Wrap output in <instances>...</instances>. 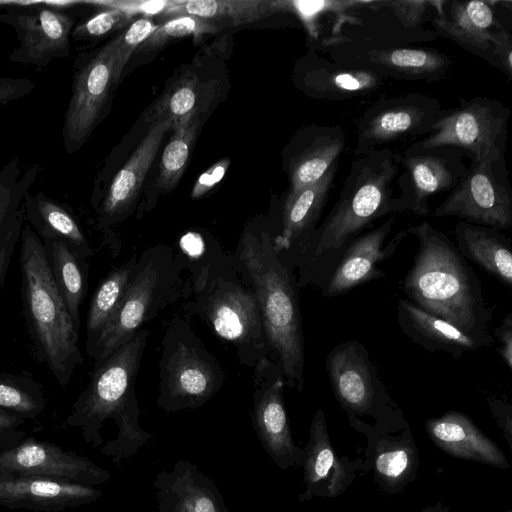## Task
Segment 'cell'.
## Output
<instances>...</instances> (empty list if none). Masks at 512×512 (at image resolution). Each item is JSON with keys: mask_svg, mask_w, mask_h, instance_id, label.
I'll use <instances>...</instances> for the list:
<instances>
[{"mask_svg": "<svg viewBox=\"0 0 512 512\" xmlns=\"http://www.w3.org/2000/svg\"><path fill=\"white\" fill-rule=\"evenodd\" d=\"M395 151L382 149L355 157L330 213L294 253L282 256L298 269L299 288H321L347 245L375 220L396 213Z\"/></svg>", "mask_w": 512, "mask_h": 512, "instance_id": "6da1fadb", "label": "cell"}, {"mask_svg": "<svg viewBox=\"0 0 512 512\" xmlns=\"http://www.w3.org/2000/svg\"><path fill=\"white\" fill-rule=\"evenodd\" d=\"M149 332L141 328L104 361L94 365L87 387L74 401L66 418L79 428L83 440L99 448L115 465L146 445L152 433L140 423L135 378Z\"/></svg>", "mask_w": 512, "mask_h": 512, "instance_id": "7a4b0ae2", "label": "cell"}, {"mask_svg": "<svg viewBox=\"0 0 512 512\" xmlns=\"http://www.w3.org/2000/svg\"><path fill=\"white\" fill-rule=\"evenodd\" d=\"M406 230L419 244L401 283L409 301L465 333L494 341L481 281L455 243L427 221Z\"/></svg>", "mask_w": 512, "mask_h": 512, "instance_id": "3957f363", "label": "cell"}, {"mask_svg": "<svg viewBox=\"0 0 512 512\" xmlns=\"http://www.w3.org/2000/svg\"><path fill=\"white\" fill-rule=\"evenodd\" d=\"M235 255L253 283L271 356L285 386L301 392L305 352L297 276L268 231L244 230Z\"/></svg>", "mask_w": 512, "mask_h": 512, "instance_id": "277c9868", "label": "cell"}, {"mask_svg": "<svg viewBox=\"0 0 512 512\" xmlns=\"http://www.w3.org/2000/svg\"><path fill=\"white\" fill-rule=\"evenodd\" d=\"M188 295L186 309L233 345L242 364L272 358L253 283L236 255L210 258L192 277Z\"/></svg>", "mask_w": 512, "mask_h": 512, "instance_id": "5b68a950", "label": "cell"}, {"mask_svg": "<svg viewBox=\"0 0 512 512\" xmlns=\"http://www.w3.org/2000/svg\"><path fill=\"white\" fill-rule=\"evenodd\" d=\"M20 240L22 309L33 352L64 387L84 363L79 329L55 284L42 240L27 223Z\"/></svg>", "mask_w": 512, "mask_h": 512, "instance_id": "8992f818", "label": "cell"}, {"mask_svg": "<svg viewBox=\"0 0 512 512\" xmlns=\"http://www.w3.org/2000/svg\"><path fill=\"white\" fill-rule=\"evenodd\" d=\"M184 263L165 245L143 251L138 257L124 296L88 355L94 365L104 361L131 339L144 323L189 291L182 275Z\"/></svg>", "mask_w": 512, "mask_h": 512, "instance_id": "52a82bcc", "label": "cell"}, {"mask_svg": "<svg viewBox=\"0 0 512 512\" xmlns=\"http://www.w3.org/2000/svg\"><path fill=\"white\" fill-rule=\"evenodd\" d=\"M157 405L166 412L199 408L222 387L224 374L189 324L175 317L162 341Z\"/></svg>", "mask_w": 512, "mask_h": 512, "instance_id": "ba28073f", "label": "cell"}, {"mask_svg": "<svg viewBox=\"0 0 512 512\" xmlns=\"http://www.w3.org/2000/svg\"><path fill=\"white\" fill-rule=\"evenodd\" d=\"M334 396L347 417H371L378 432L394 433L409 428L400 407L382 382L366 347L348 340L333 347L325 361Z\"/></svg>", "mask_w": 512, "mask_h": 512, "instance_id": "9c48e42d", "label": "cell"}, {"mask_svg": "<svg viewBox=\"0 0 512 512\" xmlns=\"http://www.w3.org/2000/svg\"><path fill=\"white\" fill-rule=\"evenodd\" d=\"M511 110L502 102L483 96L459 99L458 106L443 109L431 132L407 148L424 150L453 147L473 161L504 159Z\"/></svg>", "mask_w": 512, "mask_h": 512, "instance_id": "30bf717a", "label": "cell"}, {"mask_svg": "<svg viewBox=\"0 0 512 512\" xmlns=\"http://www.w3.org/2000/svg\"><path fill=\"white\" fill-rule=\"evenodd\" d=\"M77 3H6L0 22L11 26L19 41L9 60L42 68L55 59L67 58L77 18L72 8Z\"/></svg>", "mask_w": 512, "mask_h": 512, "instance_id": "8fae6325", "label": "cell"}, {"mask_svg": "<svg viewBox=\"0 0 512 512\" xmlns=\"http://www.w3.org/2000/svg\"><path fill=\"white\" fill-rule=\"evenodd\" d=\"M114 39L100 49L78 55L73 67L71 95L62 126L63 148L78 151L101 122L115 78Z\"/></svg>", "mask_w": 512, "mask_h": 512, "instance_id": "7c38bea8", "label": "cell"}, {"mask_svg": "<svg viewBox=\"0 0 512 512\" xmlns=\"http://www.w3.org/2000/svg\"><path fill=\"white\" fill-rule=\"evenodd\" d=\"M442 110L437 98L421 93L378 99L355 122V157L427 136Z\"/></svg>", "mask_w": 512, "mask_h": 512, "instance_id": "4fadbf2b", "label": "cell"}, {"mask_svg": "<svg viewBox=\"0 0 512 512\" xmlns=\"http://www.w3.org/2000/svg\"><path fill=\"white\" fill-rule=\"evenodd\" d=\"M436 218L455 216L500 231L512 227V190L504 159L473 161L465 176L435 208Z\"/></svg>", "mask_w": 512, "mask_h": 512, "instance_id": "5bb4252c", "label": "cell"}, {"mask_svg": "<svg viewBox=\"0 0 512 512\" xmlns=\"http://www.w3.org/2000/svg\"><path fill=\"white\" fill-rule=\"evenodd\" d=\"M465 156L462 150L453 147L395 151L399 166L395 185L400 189V195L395 196L396 213L410 211L427 216L429 198L450 192L465 176Z\"/></svg>", "mask_w": 512, "mask_h": 512, "instance_id": "9a60e30c", "label": "cell"}, {"mask_svg": "<svg viewBox=\"0 0 512 512\" xmlns=\"http://www.w3.org/2000/svg\"><path fill=\"white\" fill-rule=\"evenodd\" d=\"M253 429L272 461L282 470L302 466L304 448L293 440L283 392L280 366L270 357L254 366Z\"/></svg>", "mask_w": 512, "mask_h": 512, "instance_id": "2e32d148", "label": "cell"}, {"mask_svg": "<svg viewBox=\"0 0 512 512\" xmlns=\"http://www.w3.org/2000/svg\"><path fill=\"white\" fill-rule=\"evenodd\" d=\"M321 49L339 65L370 70L387 79L440 81L448 75L453 64L449 55L428 48L366 47L333 41Z\"/></svg>", "mask_w": 512, "mask_h": 512, "instance_id": "e0dca14e", "label": "cell"}, {"mask_svg": "<svg viewBox=\"0 0 512 512\" xmlns=\"http://www.w3.org/2000/svg\"><path fill=\"white\" fill-rule=\"evenodd\" d=\"M0 474L47 477L92 487L111 479L108 470L88 457L34 437L0 451Z\"/></svg>", "mask_w": 512, "mask_h": 512, "instance_id": "ac0fdd59", "label": "cell"}, {"mask_svg": "<svg viewBox=\"0 0 512 512\" xmlns=\"http://www.w3.org/2000/svg\"><path fill=\"white\" fill-rule=\"evenodd\" d=\"M394 224L395 217H389L380 226L354 238L320 288L322 296L336 297L385 277L378 265L392 257L408 235L407 230L399 231L386 243Z\"/></svg>", "mask_w": 512, "mask_h": 512, "instance_id": "d6986e66", "label": "cell"}, {"mask_svg": "<svg viewBox=\"0 0 512 512\" xmlns=\"http://www.w3.org/2000/svg\"><path fill=\"white\" fill-rule=\"evenodd\" d=\"M302 466L305 488L298 495L300 502L314 497H338L352 484L358 471L365 472L363 460L338 456L322 409H317L312 418Z\"/></svg>", "mask_w": 512, "mask_h": 512, "instance_id": "ffe728a7", "label": "cell"}, {"mask_svg": "<svg viewBox=\"0 0 512 512\" xmlns=\"http://www.w3.org/2000/svg\"><path fill=\"white\" fill-rule=\"evenodd\" d=\"M350 425L366 435L364 469L372 471L379 489L393 495L402 492L417 477L419 450L409 428L399 435L376 431L372 425L347 417Z\"/></svg>", "mask_w": 512, "mask_h": 512, "instance_id": "44dd1931", "label": "cell"}, {"mask_svg": "<svg viewBox=\"0 0 512 512\" xmlns=\"http://www.w3.org/2000/svg\"><path fill=\"white\" fill-rule=\"evenodd\" d=\"M495 4L486 0H434L433 31L491 64L495 36L504 29Z\"/></svg>", "mask_w": 512, "mask_h": 512, "instance_id": "7402d4cb", "label": "cell"}, {"mask_svg": "<svg viewBox=\"0 0 512 512\" xmlns=\"http://www.w3.org/2000/svg\"><path fill=\"white\" fill-rule=\"evenodd\" d=\"M169 122L152 125L124 166L114 175L104 192L96 196L98 227L107 230L121 221L139 195L146 175L159 150Z\"/></svg>", "mask_w": 512, "mask_h": 512, "instance_id": "603a6c76", "label": "cell"}, {"mask_svg": "<svg viewBox=\"0 0 512 512\" xmlns=\"http://www.w3.org/2000/svg\"><path fill=\"white\" fill-rule=\"evenodd\" d=\"M102 496L96 487L39 476L0 474V506L35 512H62Z\"/></svg>", "mask_w": 512, "mask_h": 512, "instance_id": "cb8c5ba5", "label": "cell"}, {"mask_svg": "<svg viewBox=\"0 0 512 512\" xmlns=\"http://www.w3.org/2000/svg\"><path fill=\"white\" fill-rule=\"evenodd\" d=\"M153 487L152 512H228L219 487L190 461L177 460L171 470L160 471Z\"/></svg>", "mask_w": 512, "mask_h": 512, "instance_id": "d4e9b609", "label": "cell"}, {"mask_svg": "<svg viewBox=\"0 0 512 512\" xmlns=\"http://www.w3.org/2000/svg\"><path fill=\"white\" fill-rule=\"evenodd\" d=\"M432 443L446 454L506 469L510 464L499 446L466 414L450 410L425 421Z\"/></svg>", "mask_w": 512, "mask_h": 512, "instance_id": "484cf974", "label": "cell"}, {"mask_svg": "<svg viewBox=\"0 0 512 512\" xmlns=\"http://www.w3.org/2000/svg\"><path fill=\"white\" fill-rule=\"evenodd\" d=\"M346 146V134L341 126L310 125L296 138L288 157L290 189L295 192L321 179Z\"/></svg>", "mask_w": 512, "mask_h": 512, "instance_id": "4316f807", "label": "cell"}, {"mask_svg": "<svg viewBox=\"0 0 512 512\" xmlns=\"http://www.w3.org/2000/svg\"><path fill=\"white\" fill-rule=\"evenodd\" d=\"M387 78L370 70L348 68L311 53L302 73L307 94L325 101H344L375 94Z\"/></svg>", "mask_w": 512, "mask_h": 512, "instance_id": "83f0119b", "label": "cell"}, {"mask_svg": "<svg viewBox=\"0 0 512 512\" xmlns=\"http://www.w3.org/2000/svg\"><path fill=\"white\" fill-rule=\"evenodd\" d=\"M338 163L333 164L315 183L287 194L282 211L281 232L272 236L273 245L279 254L289 256L294 253L316 229L333 186Z\"/></svg>", "mask_w": 512, "mask_h": 512, "instance_id": "f1b7e54d", "label": "cell"}, {"mask_svg": "<svg viewBox=\"0 0 512 512\" xmlns=\"http://www.w3.org/2000/svg\"><path fill=\"white\" fill-rule=\"evenodd\" d=\"M397 320L402 332L415 344L429 352H446L456 359L494 342L465 333L406 299L398 300Z\"/></svg>", "mask_w": 512, "mask_h": 512, "instance_id": "f546056e", "label": "cell"}, {"mask_svg": "<svg viewBox=\"0 0 512 512\" xmlns=\"http://www.w3.org/2000/svg\"><path fill=\"white\" fill-rule=\"evenodd\" d=\"M455 245L460 254L497 278L512 286V241L502 231L465 221L456 224Z\"/></svg>", "mask_w": 512, "mask_h": 512, "instance_id": "4dcf8cb0", "label": "cell"}, {"mask_svg": "<svg viewBox=\"0 0 512 512\" xmlns=\"http://www.w3.org/2000/svg\"><path fill=\"white\" fill-rule=\"evenodd\" d=\"M24 216L27 224L41 240H61L83 260H88L93 255V250L70 209L42 191L26 195Z\"/></svg>", "mask_w": 512, "mask_h": 512, "instance_id": "1f68e13d", "label": "cell"}, {"mask_svg": "<svg viewBox=\"0 0 512 512\" xmlns=\"http://www.w3.org/2000/svg\"><path fill=\"white\" fill-rule=\"evenodd\" d=\"M283 0H174V5L161 16H193L215 24L238 26L252 23L273 13L284 11Z\"/></svg>", "mask_w": 512, "mask_h": 512, "instance_id": "d6a6232c", "label": "cell"}, {"mask_svg": "<svg viewBox=\"0 0 512 512\" xmlns=\"http://www.w3.org/2000/svg\"><path fill=\"white\" fill-rule=\"evenodd\" d=\"M55 284L68 312L80 328V307L86 295L88 266L61 240H42Z\"/></svg>", "mask_w": 512, "mask_h": 512, "instance_id": "836d02e7", "label": "cell"}, {"mask_svg": "<svg viewBox=\"0 0 512 512\" xmlns=\"http://www.w3.org/2000/svg\"><path fill=\"white\" fill-rule=\"evenodd\" d=\"M137 260V255H133L127 262L109 272L96 288L87 313L86 351L88 355L117 310Z\"/></svg>", "mask_w": 512, "mask_h": 512, "instance_id": "e575fe53", "label": "cell"}, {"mask_svg": "<svg viewBox=\"0 0 512 512\" xmlns=\"http://www.w3.org/2000/svg\"><path fill=\"white\" fill-rule=\"evenodd\" d=\"M199 123L198 113H194L172 127L173 135L164 148L159 164L157 184L160 190L164 192L172 190L182 177L196 139Z\"/></svg>", "mask_w": 512, "mask_h": 512, "instance_id": "d590c367", "label": "cell"}, {"mask_svg": "<svg viewBox=\"0 0 512 512\" xmlns=\"http://www.w3.org/2000/svg\"><path fill=\"white\" fill-rule=\"evenodd\" d=\"M40 171L37 164L22 173L18 157L0 170V234L24 216V200Z\"/></svg>", "mask_w": 512, "mask_h": 512, "instance_id": "8d00e7d4", "label": "cell"}, {"mask_svg": "<svg viewBox=\"0 0 512 512\" xmlns=\"http://www.w3.org/2000/svg\"><path fill=\"white\" fill-rule=\"evenodd\" d=\"M200 90L199 81L192 75H185L168 88L149 108L145 120L150 122L151 126L169 122L173 127L184 118L198 113Z\"/></svg>", "mask_w": 512, "mask_h": 512, "instance_id": "74e56055", "label": "cell"}, {"mask_svg": "<svg viewBox=\"0 0 512 512\" xmlns=\"http://www.w3.org/2000/svg\"><path fill=\"white\" fill-rule=\"evenodd\" d=\"M42 385L26 375L0 372V408L24 419H35L46 408Z\"/></svg>", "mask_w": 512, "mask_h": 512, "instance_id": "f35d334b", "label": "cell"}, {"mask_svg": "<svg viewBox=\"0 0 512 512\" xmlns=\"http://www.w3.org/2000/svg\"><path fill=\"white\" fill-rule=\"evenodd\" d=\"M217 30L218 27L211 22L188 15L177 16L159 25L136 52L146 53L155 51L175 39L189 35L198 37L206 33L216 32Z\"/></svg>", "mask_w": 512, "mask_h": 512, "instance_id": "ab89813d", "label": "cell"}, {"mask_svg": "<svg viewBox=\"0 0 512 512\" xmlns=\"http://www.w3.org/2000/svg\"><path fill=\"white\" fill-rule=\"evenodd\" d=\"M381 4L405 30L429 40L437 38L433 30L423 29L435 13L434 0H381Z\"/></svg>", "mask_w": 512, "mask_h": 512, "instance_id": "60d3db41", "label": "cell"}, {"mask_svg": "<svg viewBox=\"0 0 512 512\" xmlns=\"http://www.w3.org/2000/svg\"><path fill=\"white\" fill-rule=\"evenodd\" d=\"M101 6L104 7L102 10L76 22L71 33V40L96 41L123 26L130 19L127 14L119 9Z\"/></svg>", "mask_w": 512, "mask_h": 512, "instance_id": "b9f144b4", "label": "cell"}, {"mask_svg": "<svg viewBox=\"0 0 512 512\" xmlns=\"http://www.w3.org/2000/svg\"><path fill=\"white\" fill-rule=\"evenodd\" d=\"M151 19L142 17L134 21L123 33L114 38L115 43V78L118 81L125 65L134 52L157 29Z\"/></svg>", "mask_w": 512, "mask_h": 512, "instance_id": "7bdbcfd3", "label": "cell"}, {"mask_svg": "<svg viewBox=\"0 0 512 512\" xmlns=\"http://www.w3.org/2000/svg\"><path fill=\"white\" fill-rule=\"evenodd\" d=\"M93 3L119 9L131 18L136 14L143 16L161 15L174 5V0H117Z\"/></svg>", "mask_w": 512, "mask_h": 512, "instance_id": "ee69618b", "label": "cell"}, {"mask_svg": "<svg viewBox=\"0 0 512 512\" xmlns=\"http://www.w3.org/2000/svg\"><path fill=\"white\" fill-rule=\"evenodd\" d=\"M25 420L0 408V451L11 449L26 438L25 431L21 429Z\"/></svg>", "mask_w": 512, "mask_h": 512, "instance_id": "f6af8a7d", "label": "cell"}, {"mask_svg": "<svg viewBox=\"0 0 512 512\" xmlns=\"http://www.w3.org/2000/svg\"><path fill=\"white\" fill-rule=\"evenodd\" d=\"M25 217L18 219L0 234V288L6 277L13 252L20 239Z\"/></svg>", "mask_w": 512, "mask_h": 512, "instance_id": "bcb514c9", "label": "cell"}, {"mask_svg": "<svg viewBox=\"0 0 512 512\" xmlns=\"http://www.w3.org/2000/svg\"><path fill=\"white\" fill-rule=\"evenodd\" d=\"M491 64L502 71L508 80L512 79V36L505 29L495 36Z\"/></svg>", "mask_w": 512, "mask_h": 512, "instance_id": "7dc6e473", "label": "cell"}, {"mask_svg": "<svg viewBox=\"0 0 512 512\" xmlns=\"http://www.w3.org/2000/svg\"><path fill=\"white\" fill-rule=\"evenodd\" d=\"M34 88L33 81L27 78L0 77V105L22 99Z\"/></svg>", "mask_w": 512, "mask_h": 512, "instance_id": "c3c4849f", "label": "cell"}, {"mask_svg": "<svg viewBox=\"0 0 512 512\" xmlns=\"http://www.w3.org/2000/svg\"><path fill=\"white\" fill-rule=\"evenodd\" d=\"M486 403L490 413L501 428L502 433L512 450V406L502 398L487 397Z\"/></svg>", "mask_w": 512, "mask_h": 512, "instance_id": "681fc988", "label": "cell"}, {"mask_svg": "<svg viewBox=\"0 0 512 512\" xmlns=\"http://www.w3.org/2000/svg\"><path fill=\"white\" fill-rule=\"evenodd\" d=\"M229 159H225L219 161L212 167H210L207 171H205L196 181L194 188L192 190L191 196L192 198H199L212 187H214L220 180L223 178L226 170L229 166Z\"/></svg>", "mask_w": 512, "mask_h": 512, "instance_id": "f907efd6", "label": "cell"}, {"mask_svg": "<svg viewBox=\"0 0 512 512\" xmlns=\"http://www.w3.org/2000/svg\"><path fill=\"white\" fill-rule=\"evenodd\" d=\"M500 346L498 353L508 369L512 370V313L509 312L494 331Z\"/></svg>", "mask_w": 512, "mask_h": 512, "instance_id": "816d5d0a", "label": "cell"}, {"mask_svg": "<svg viewBox=\"0 0 512 512\" xmlns=\"http://www.w3.org/2000/svg\"><path fill=\"white\" fill-rule=\"evenodd\" d=\"M419 512H451V509L450 507L444 505L441 501H438L437 503L429 505Z\"/></svg>", "mask_w": 512, "mask_h": 512, "instance_id": "f5cc1de1", "label": "cell"}, {"mask_svg": "<svg viewBox=\"0 0 512 512\" xmlns=\"http://www.w3.org/2000/svg\"><path fill=\"white\" fill-rule=\"evenodd\" d=\"M5 4H6V3H4V2H0V8H2V9H3V8H4V6H5Z\"/></svg>", "mask_w": 512, "mask_h": 512, "instance_id": "db71d44e", "label": "cell"}, {"mask_svg": "<svg viewBox=\"0 0 512 512\" xmlns=\"http://www.w3.org/2000/svg\"><path fill=\"white\" fill-rule=\"evenodd\" d=\"M505 512H512V510H507V511H505Z\"/></svg>", "mask_w": 512, "mask_h": 512, "instance_id": "11a10c76", "label": "cell"}]
</instances>
